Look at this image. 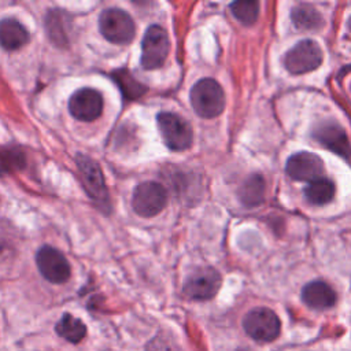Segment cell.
<instances>
[{
	"label": "cell",
	"instance_id": "cell-6",
	"mask_svg": "<svg viewBox=\"0 0 351 351\" xmlns=\"http://www.w3.org/2000/svg\"><path fill=\"white\" fill-rule=\"evenodd\" d=\"M167 203V192L163 185L155 181L138 184L133 191L132 207L140 217L149 218L159 214Z\"/></svg>",
	"mask_w": 351,
	"mask_h": 351
},
{
	"label": "cell",
	"instance_id": "cell-16",
	"mask_svg": "<svg viewBox=\"0 0 351 351\" xmlns=\"http://www.w3.org/2000/svg\"><path fill=\"white\" fill-rule=\"evenodd\" d=\"M266 184L262 176H250L239 189V197L244 206L255 207L265 200Z\"/></svg>",
	"mask_w": 351,
	"mask_h": 351
},
{
	"label": "cell",
	"instance_id": "cell-24",
	"mask_svg": "<svg viewBox=\"0 0 351 351\" xmlns=\"http://www.w3.org/2000/svg\"><path fill=\"white\" fill-rule=\"evenodd\" d=\"M348 26H350V29H351V19H350V22H348Z\"/></svg>",
	"mask_w": 351,
	"mask_h": 351
},
{
	"label": "cell",
	"instance_id": "cell-22",
	"mask_svg": "<svg viewBox=\"0 0 351 351\" xmlns=\"http://www.w3.org/2000/svg\"><path fill=\"white\" fill-rule=\"evenodd\" d=\"M62 16H63L62 10H53L51 12H48L47 21H45V26H52V27L56 26V29L47 30L48 32V37L56 45H64L67 43V36H66V32L63 30V23H59Z\"/></svg>",
	"mask_w": 351,
	"mask_h": 351
},
{
	"label": "cell",
	"instance_id": "cell-18",
	"mask_svg": "<svg viewBox=\"0 0 351 351\" xmlns=\"http://www.w3.org/2000/svg\"><path fill=\"white\" fill-rule=\"evenodd\" d=\"M335 184L325 178V177H321V178H317L314 181H311L306 189H304V193H306V197L310 203L313 204H317V206H322V204H326L329 203L333 196H335Z\"/></svg>",
	"mask_w": 351,
	"mask_h": 351
},
{
	"label": "cell",
	"instance_id": "cell-19",
	"mask_svg": "<svg viewBox=\"0 0 351 351\" xmlns=\"http://www.w3.org/2000/svg\"><path fill=\"white\" fill-rule=\"evenodd\" d=\"M292 22L295 23L296 27L303 29V30H313L318 29L322 26L324 19L321 14L311 5L308 4H299L293 7L291 12Z\"/></svg>",
	"mask_w": 351,
	"mask_h": 351
},
{
	"label": "cell",
	"instance_id": "cell-3",
	"mask_svg": "<svg viewBox=\"0 0 351 351\" xmlns=\"http://www.w3.org/2000/svg\"><path fill=\"white\" fill-rule=\"evenodd\" d=\"M245 333L256 341H273L278 337L281 322L277 314L267 307H255L243 318Z\"/></svg>",
	"mask_w": 351,
	"mask_h": 351
},
{
	"label": "cell",
	"instance_id": "cell-4",
	"mask_svg": "<svg viewBox=\"0 0 351 351\" xmlns=\"http://www.w3.org/2000/svg\"><path fill=\"white\" fill-rule=\"evenodd\" d=\"M160 137L171 151H185L191 147L193 133L189 123L174 112H160L156 117Z\"/></svg>",
	"mask_w": 351,
	"mask_h": 351
},
{
	"label": "cell",
	"instance_id": "cell-1",
	"mask_svg": "<svg viewBox=\"0 0 351 351\" xmlns=\"http://www.w3.org/2000/svg\"><path fill=\"white\" fill-rule=\"evenodd\" d=\"M191 104L202 118H215L225 107V93L213 78L197 81L191 89Z\"/></svg>",
	"mask_w": 351,
	"mask_h": 351
},
{
	"label": "cell",
	"instance_id": "cell-14",
	"mask_svg": "<svg viewBox=\"0 0 351 351\" xmlns=\"http://www.w3.org/2000/svg\"><path fill=\"white\" fill-rule=\"evenodd\" d=\"M302 299L310 308L325 310L336 303L337 295L329 284L315 280L304 285L302 291Z\"/></svg>",
	"mask_w": 351,
	"mask_h": 351
},
{
	"label": "cell",
	"instance_id": "cell-10",
	"mask_svg": "<svg viewBox=\"0 0 351 351\" xmlns=\"http://www.w3.org/2000/svg\"><path fill=\"white\" fill-rule=\"evenodd\" d=\"M69 111L78 121L92 122L101 115L103 97L93 88H81L70 96Z\"/></svg>",
	"mask_w": 351,
	"mask_h": 351
},
{
	"label": "cell",
	"instance_id": "cell-8",
	"mask_svg": "<svg viewBox=\"0 0 351 351\" xmlns=\"http://www.w3.org/2000/svg\"><path fill=\"white\" fill-rule=\"evenodd\" d=\"M219 287L221 276L215 269L199 267L188 276L182 292L192 300H208L217 295Z\"/></svg>",
	"mask_w": 351,
	"mask_h": 351
},
{
	"label": "cell",
	"instance_id": "cell-5",
	"mask_svg": "<svg viewBox=\"0 0 351 351\" xmlns=\"http://www.w3.org/2000/svg\"><path fill=\"white\" fill-rule=\"evenodd\" d=\"M170 49L166 30L159 25H151L141 41V66L144 70H155L163 66Z\"/></svg>",
	"mask_w": 351,
	"mask_h": 351
},
{
	"label": "cell",
	"instance_id": "cell-9",
	"mask_svg": "<svg viewBox=\"0 0 351 351\" xmlns=\"http://www.w3.org/2000/svg\"><path fill=\"white\" fill-rule=\"evenodd\" d=\"M36 263L41 276L52 284H62L70 278L71 269L69 261L53 247H41L36 254Z\"/></svg>",
	"mask_w": 351,
	"mask_h": 351
},
{
	"label": "cell",
	"instance_id": "cell-21",
	"mask_svg": "<svg viewBox=\"0 0 351 351\" xmlns=\"http://www.w3.org/2000/svg\"><path fill=\"white\" fill-rule=\"evenodd\" d=\"M25 166V155L18 148H3L0 151V174L21 170Z\"/></svg>",
	"mask_w": 351,
	"mask_h": 351
},
{
	"label": "cell",
	"instance_id": "cell-12",
	"mask_svg": "<svg viewBox=\"0 0 351 351\" xmlns=\"http://www.w3.org/2000/svg\"><path fill=\"white\" fill-rule=\"evenodd\" d=\"M287 174L296 181H314L322 177L324 162L313 152H298L288 158Z\"/></svg>",
	"mask_w": 351,
	"mask_h": 351
},
{
	"label": "cell",
	"instance_id": "cell-13",
	"mask_svg": "<svg viewBox=\"0 0 351 351\" xmlns=\"http://www.w3.org/2000/svg\"><path fill=\"white\" fill-rule=\"evenodd\" d=\"M314 137L326 148L344 158L351 156V145L341 126L335 122H324L314 130Z\"/></svg>",
	"mask_w": 351,
	"mask_h": 351
},
{
	"label": "cell",
	"instance_id": "cell-7",
	"mask_svg": "<svg viewBox=\"0 0 351 351\" xmlns=\"http://www.w3.org/2000/svg\"><path fill=\"white\" fill-rule=\"evenodd\" d=\"M322 51L314 40H302L285 55V67L292 74L315 70L322 63Z\"/></svg>",
	"mask_w": 351,
	"mask_h": 351
},
{
	"label": "cell",
	"instance_id": "cell-11",
	"mask_svg": "<svg viewBox=\"0 0 351 351\" xmlns=\"http://www.w3.org/2000/svg\"><path fill=\"white\" fill-rule=\"evenodd\" d=\"M77 167L80 170L84 188L90 199L100 204H106L108 202V193L99 165L89 156L80 154L77 156Z\"/></svg>",
	"mask_w": 351,
	"mask_h": 351
},
{
	"label": "cell",
	"instance_id": "cell-20",
	"mask_svg": "<svg viewBox=\"0 0 351 351\" xmlns=\"http://www.w3.org/2000/svg\"><path fill=\"white\" fill-rule=\"evenodd\" d=\"M233 16L243 25H252L259 15L258 1H233L230 4Z\"/></svg>",
	"mask_w": 351,
	"mask_h": 351
},
{
	"label": "cell",
	"instance_id": "cell-2",
	"mask_svg": "<svg viewBox=\"0 0 351 351\" xmlns=\"http://www.w3.org/2000/svg\"><path fill=\"white\" fill-rule=\"evenodd\" d=\"M101 36L114 44H129L136 33L132 16L121 8H107L99 16Z\"/></svg>",
	"mask_w": 351,
	"mask_h": 351
},
{
	"label": "cell",
	"instance_id": "cell-23",
	"mask_svg": "<svg viewBox=\"0 0 351 351\" xmlns=\"http://www.w3.org/2000/svg\"><path fill=\"white\" fill-rule=\"evenodd\" d=\"M147 351H177V348L171 340L163 336H156L147 344Z\"/></svg>",
	"mask_w": 351,
	"mask_h": 351
},
{
	"label": "cell",
	"instance_id": "cell-15",
	"mask_svg": "<svg viewBox=\"0 0 351 351\" xmlns=\"http://www.w3.org/2000/svg\"><path fill=\"white\" fill-rule=\"evenodd\" d=\"M30 36L26 27L14 18L0 19V45L7 51H15L27 44Z\"/></svg>",
	"mask_w": 351,
	"mask_h": 351
},
{
	"label": "cell",
	"instance_id": "cell-17",
	"mask_svg": "<svg viewBox=\"0 0 351 351\" xmlns=\"http://www.w3.org/2000/svg\"><path fill=\"white\" fill-rule=\"evenodd\" d=\"M55 330H56L58 336H60L62 339H64L70 343H80L86 335L85 324L80 318H77L69 313L63 314L62 318L56 322Z\"/></svg>",
	"mask_w": 351,
	"mask_h": 351
}]
</instances>
